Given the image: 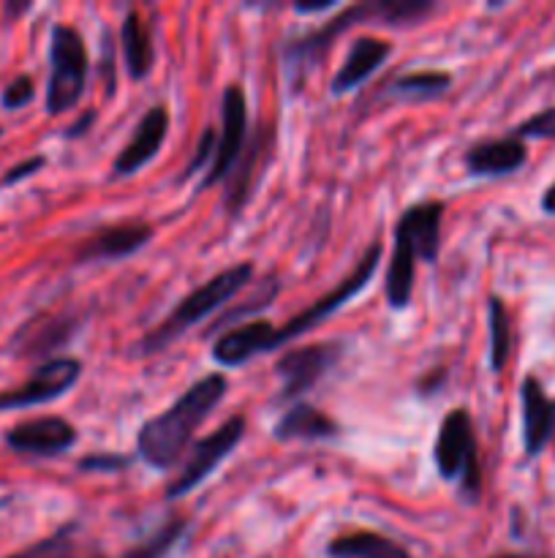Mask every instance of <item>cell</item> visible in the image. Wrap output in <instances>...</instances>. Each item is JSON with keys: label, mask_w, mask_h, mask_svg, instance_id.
Instances as JSON below:
<instances>
[{"label": "cell", "mask_w": 555, "mask_h": 558, "mask_svg": "<svg viewBox=\"0 0 555 558\" xmlns=\"http://www.w3.org/2000/svg\"><path fill=\"white\" fill-rule=\"evenodd\" d=\"M229 381L223 374H210L190 385L177 401L152 420H147L136 436V456L156 472H169L194 445L199 425L221 407Z\"/></svg>", "instance_id": "1"}, {"label": "cell", "mask_w": 555, "mask_h": 558, "mask_svg": "<svg viewBox=\"0 0 555 558\" xmlns=\"http://www.w3.org/2000/svg\"><path fill=\"white\" fill-rule=\"evenodd\" d=\"M439 5L433 0H368V3H357L343 9L335 20L321 25L319 31H310L305 36L292 38L283 47V65H286L288 82L294 87L303 85L308 80L310 71L326 58L330 47L341 33L351 31V27L373 22V25H392V27H406L419 25L435 14Z\"/></svg>", "instance_id": "2"}, {"label": "cell", "mask_w": 555, "mask_h": 558, "mask_svg": "<svg viewBox=\"0 0 555 558\" xmlns=\"http://www.w3.org/2000/svg\"><path fill=\"white\" fill-rule=\"evenodd\" d=\"M444 210V202L422 199L397 218L395 248H392L384 283V298L392 311H403L411 303L417 262H430L433 265L439 259Z\"/></svg>", "instance_id": "3"}, {"label": "cell", "mask_w": 555, "mask_h": 558, "mask_svg": "<svg viewBox=\"0 0 555 558\" xmlns=\"http://www.w3.org/2000/svg\"><path fill=\"white\" fill-rule=\"evenodd\" d=\"M250 278H254V265H250V262H239V265L226 267L223 272L212 276L210 281H205L201 287H196L194 292L185 294V298L174 305L172 314H169L161 325L152 327V330L136 343L134 354H139V357H152V354L169 349L177 338H183L190 327H196L199 322H205L207 316L221 311L239 289L248 287Z\"/></svg>", "instance_id": "4"}, {"label": "cell", "mask_w": 555, "mask_h": 558, "mask_svg": "<svg viewBox=\"0 0 555 558\" xmlns=\"http://www.w3.org/2000/svg\"><path fill=\"white\" fill-rule=\"evenodd\" d=\"M433 461L446 483L457 485V494L477 505L482 496V466H479L477 434L473 420L466 409H452L441 423L433 445Z\"/></svg>", "instance_id": "5"}, {"label": "cell", "mask_w": 555, "mask_h": 558, "mask_svg": "<svg viewBox=\"0 0 555 558\" xmlns=\"http://www.w3.org/2000/svg\"><path fill=\"white\" fill-rule=\"evenodd\" d=\"M87 44L82 33L71 25H54L49 38V82H47V112H69L79 104L87 85Z\"/></svg>", "instance_id": "6"}, {"label": "cell", "mask_w": 555, "mask_h": 558, "mask_svg": "<svg viewBox=\"0 0 555 558\" xmlns=\"http://www.w3.org/2000/svg\"><path fill=\"white\" fill-rule=\"evenodd\" d=\"M381 254H384L381 243L370 245V248L362 254V259L357 262V267H354V270L348 272V276L343 278L335 289H332V292H326L324 298L316 300L313 305H308L303 314L294 316V319H288L283 327H275V332H272V352L281 347H286V343H292L294 338L310 332L313 327H321V322L330 319V316L337 314L343 305L351 303L359 292H365V289H368V283L373 281L375 270H379Z\"/></svg>", "instance_id": "7"}, {"label": "cell", "mask_w": 555, "mask_h": 558, "mask_svg": "<svg viewBox=\"0 0 555 558\" xmlns=\"http://www.w3.org/2000/svg\"><path fill=\"white\" fill-rule=\"evenodd\" d=\"M245 425L248 423H245L243 414H234V417H229L221 428L212 430L210 436L194 441L188 458H185L183 463V472L169 483L166 501H177L183 499L185 494H190L194 488H199V485L205 483V480L210 477L234 450H237L239 441H243L245 436Z\"/></svg>", "instance_id": "8"}, {"label": "cell", "mask_w": 555, "mask_h": 558, "mask_svg": "<svg viewBox=\"0 0 555 558\" xmlns=\"http://www.w3.org/2000/svg\"><path fill=\"white\" fill-rule=\"evenodd\" d=\"M341 357L337 343H308V347L288 349L275 363V376L281 379L278 403H299V398L313 390L326 371Z\"/></svg>", "instance_id": "9"}, {"label": "cell", "mask_w": 555, "mask_h": 558, "mask_svg": "<svg viewBox=\"0 0 555 558\" xmlns=\"http://www.w3.org/2000/svg\"><path fill=\"white\" fill-rule=\"evenodd\" d=\"M82 379V363L76 357H52L36 368L25 385L0 392V412L44 407L63 398Z\"/></svg>", "instance_id": "10"}, {"label": "cell", "mask_w": 555, "mask_h": 558, "mask_svg": "<svg viewBox=\"0 0 555 558\" xmlns=\"http://www.w3.org/2000/svg\"><path fill=\"white\" fill-rule=\"evenodd\" d=\"M221 120L223 129L218 134L215 158H212L205 180L199 183V191L223 183L234 169V163L239 161V156H243L245 145H248V101H245V93L239 85H229L223 90Z\"/></svg>", "instance_id": "11"}, {"label": "cell", "mask_w": 555, "mask_h": 558, "mask_svg": "<svg viewBox=\"0 0 555 558\" xmlns=\"http://www.w3.org/2000/svg\"><path fill=\"white\" fill-rule=\"evenodd\" d=\"M9 450L30 458H58L69 452L79 441L74 425L65 417L49 414V417H33L25 423H16L3 434Z\"/></svg>", "instance_id": "12"}, {"label": "cell", "mask_w": 555, "mask_h": 558, "mask_svg": "<svg viewBox=\"0 0 555 558\" xmlns=\"http://www.w3.org/2000/svg\"><path fill=\"white\" fill-rule=\"evenodd\" d=\"M272 147H275V131H272V125H261V129L248 140L243 156L234 163L229 178L223 180V183H226L223 205H226V213L232 218H237L239 213H243V207L248 205L250 194H254L256 174L264 172L267 161H270L272 156Z\"/></svg>", "instance_id": "13"}, {"label": "cell", "mask_w": 555, "mask_h": 558, "mask_svg": "<svg viewBox=\"0 0 555 558\" xmlns=\"http://www.w3.org/2000/svg\"><path fill=\"white\" fill-rule=\"evenodd\" d=\"M169 134V109L163 104H156V107L147 109L141 114L139 125L131 134L128 145L118 153L112 163V178H131V174L139 172L141 167L152 161L158 156V150L163 147Z\"/></svg>", "instance_id": "14"}, {"label": "cell", "mask_w": 555, "mask_h": 558, "mask_svg": "<svg viewBox=\"0 0 555 558\" xmlns=\"http://www.w3.org/2000/svg\"><path fill=\"white\" fill-rule=\"evenodd\" d=\"M522 409V452L539 458L553 441V398H547L536 376H526L520 385Z\"/></svg>", "instance_id": "15"}, {"label": "cell", "mask_w": 555, "mask_h": 558, "mask_svg": "<svg viewBox=\"0 0 555 558\" xmlns=\"http://www.w3.org/2000/svg\"><path fill=\"white\" fill-rule=\"evenodd\" d=\"M526 161L528 147L515 134L477 142L462 156V163H466L468 174H473V178H504V174H515L517 169L526 167Z\"/></svg>", "instance_id": "16"}, {"label": "cell", "mask_w": 555, "mask_h": 558, "mask_svg": "<svg viewBox=\"0 0 555 558\" xmlns=\"http://www.w3.org/2000/svg\"><path fill=\"white\" fill-rule=\"evenodd\" d=\"M272 332H275V325L270 322H245L215 338L212 360L221 368H243L259 354L272 352Z\"/></svg>", "instance_id": "17"}, {"label": "cell", "mask_w": 555, "mask_h": 558, "mask_svg": "<svg viewBox=\"0 0 555 558\" xmlns=\"http://www.w3.org/2000/svg\"><path fill=\"white\" fill-rule=\"evenodd\" d=\"M152 240V227L145 221H123L103 227L79 248V262H112L134 256Z\"/></svg>", "instance_id": "18"}, {"label": "cell", "mask_w": 555, "mask_h": 558, "mask_svg": "<svg viewBox=\"0 0 555 558\" xmlns=\"http://www.w3.org/2000/svg\"><path fill=\"white\" fill-rule=\"evenodd\" d=\"M390 54H392V44L384 41V38L365 36V38H357V41H351V47H348L346 52V60H343V65L337 69V74L332 76L330 82L332 96H343V93L354 90V87L362 85L365 80H370Z\"/></svg>", "instance_id": "19"}, {"label": "cell", "mask_w": 555, "mask_h": 558, "mask_svg": "<svg viewBox=\"0 0 555 558\" xmlns=\"http://www.w3.org/2000/svg\"><path fill=\"white\" fill-rule=\"evenodd\" d=\"M341 434V425L321 409L299 401L275 423L272 436L278 441H330Z\"/></svg>", "instance_id": "20"}, {"label": "cell", "mask_w": 555, "mask_h": 558, "mask_svg": "<svg viewBox=\"0 0 555 558\" xmlns=\"http://www.w3.org/2000/svg\"><path fill=\"white\" fill-rule=\"evenodd\" d=\"M452 87V74L435 69L424 71H408V74L395 76V80L384 82L381 85V96L386 101H403V104H422V101H435V98L444 96Z\"/></svg>", "instance_id": "21"}, {"label": "cell", "mask_w": 555, "mask_h": 558, "mask_svg": "<svg viewBox=\"0 0 555 558\" xmlns=\"http://www.w3.org/2000/svg\"><path fill=\"white\" fill-rule=\"evenodd\" d=\"M120 41H123V60L125 71L134 82H141L150 76L152 63H156V44H152V31L136 9H131L123 20V31H120Z\"/></svg>", "instance_id": "22"}, {"label": "cell", "mask_w": 555, "mask_h": 558, "mask_svg": "<svg viewBox=\"0 0 555 558\" xmlns=\"http://www.w3.org/2000/svg\"><path fill=\"white\" fill-rule=\"evenodd\" d=\"M330 558H411L406 548L395 539L379 532H351L330 539L326 545Z\"/></svg>", "instance_id": "23"}, {"label": "cell", "mask_w": 555, "mask_h": 558, "mask_svg": "<svg viewBox=\"0 0 555 558\" xmlns=\"http://www.w3.org/2000/svg\"><path fill=\"white\" fill-rule=\"evenodd\" d=\"M76 330H79V325L71 316H52V319H44L38 327H25L20 332V338H16L20 354H27V357H49L54 349L65 347L74 338Z\"/></svg>", "instance_id": "24"}, {"label": "cell", "mask_w": 555, "mask_h": 558, "mask_svg": "<svg viewBox=\"0 0 555 558\" xmlns=\"http://www.w3.org/2000/svg\"><path fill=\"white\" fill-rule=\"evenodd\" d=\"M488 332H490V371L501 374L511 357V319L501 298L488 300Z\"/></svg>", "instance_id": "25"}, {"label": "cell", "mask_w": 555, "mask_h": 558, "mask_svg": "<svg viewBox=\"0 0 555 558\" xmlns=\"http://www.w3.org/2000/svg\"><path fill=\"white\" fill-rule=\"evenodd\" d=\"M281 292V283L275 281V278H267L264 283H256L254 292L248 294V298L243 300L239 305H232V308L223 311L221 319L212 322L210 332L207 336H212V332H226V330H234V327H239V322L248 319V316L259 314V311H267L272 305V300H275V294Z\"/></svg>", "instance_id": "26"}, {"label": "cell", "mask_w": 555, "mask_h": 558, "mask_svg": "<svg viewBox=\"0 0 555 558\" xmlns=\"http://www.w3.org/2000/svg\"><path fill=\"white\" fill-rule=\"evenodd\" d=\"M185 532H188V521L174 515L169 518V521H163L150 537H145L141 543H136L134 548L125 550L120 558H166L174 548H177V543L183 539Z\"/></svg>", "instance_id": "27"}, {"label": "cell", "mask_w": 555, "mask_h": 558, "mask_svg": "<svg viewBox=\"0 0 555 558\" xmlns=\"http://www.w3.org/2000/svg\"><path fill=\"white\" fill-rule=\"evenodd\" d=\"M76 532H79V526H76V523H69V526L58 529L54 534L38 539V543L30 545V548L20 550V554L9 558H92V556H85V550L79 548V543H76Z\"/></svg>", "instance_id": "28"}, {"label": "cell", "mask_w": 555, "mask_h": 558, "mask_svg": "<svg viewBox=\"0 0 555 558\" xmlns=\"http://www.w3.org/2000/svg\"><path fill=\"white\" fill-rule=\"evenodd\" d=\"M515 136L526 140H555V107L542 109V112L531 114L528 120H522L515 131Z\"/></svg>", "instance_id": "29"}, {"label": "cell", "mask_w": 555, "mask_h": 558, "mask_svg": "<svg viewBox=\"0 0 555 558\" xmlns=\"http://www.w3.org/2000/svg\"><path fill=\"white\" fill-rule=\"evenodd\" d=\"M33 98H36V82H33V76L20 74L3 87V96H0V107L9 109V112H14V109L27 107Z\"/></svg>", "instance_id": "30"}, {"label": "cell", "mask_w": 555, "mask_h": 558, "mask_svg": "<svg viewBox=\"0 0 555 558\" xmlns=\"http://www.w3.org/2000/svg\"><path fill=\"white\" fill-rule=\"evenodd\" d=\"M134 458L123 456V452H92V456H85L79 461L82 472H90V474H114V472H123V469L131 466Z\"/></svg>", "instance_id": "31"}, {"label": "cell", "mask_w": 555, "mask_h": 558, "mask_svg": "<svg viewBox=\"0 0 555 558\" xmlns=\"http://www.w3.org/2000/svg\"><path fill=\"white\" fill-rule=\"evenodd\" d=\"M215 147H218V134H215V129H207L205 134H201L199 145H196V156L190 158L188 167H185L183 180L194 178V174L199 172V169H205V167L210 169L212 158H215Z\"/></svg>", "instance_id": "32"}, {"label": "cell", "mask_w": 555, "mask_h": 558, "mask_svg": "<svg viewBox=\"0 0 555 558\" xmlns=\"http://www.w3.org/2000/svg\"><path fill=\"white\" fill-rule=\"evenodd\" d=\"M47 167V158L44 156H33V158H25L22 163H16V167H11L9 172L3 174V185H14V183H22V180L33 178V174L38 172V169Z\"/></svg>", "instance_id": "33"}, {"label": "cell", "mask_w": 555, "mask_h": 558, "mask_svg": "<svg viewBox=\"0 0 555 558\" xmlns=\"http://www.w3.org/2000/svg\"><path fill=\"white\" fill-rule=\"evenodd\" d=\"M444 381H446V371L444 368H435V371H430V374L424 376V379L417 381V390L422 392V396H435V392H439L441 387H444Z\"/></svg>", "instance_id": "34"}, {"label": "cell", "mask_w": 555, "mask_h": 558, "mask_svg": "<svg viewBox=\"0 0 555 558\" xmlns=\"http://www.w3.org/2000/svg\"><path fill=\"white\" fill-rule=\"evenodd\" d=\"M96 118H98L96 109H87V112L82 114V118L76 120L74 125H69V131H65V140H76V136L87 134V129H90V125L96 123Z\"/></svg>", "instance_id": "35"}, {"label": "cell", "mask_w": 555, "mask_h": 558, "mask_svg": "<svg viewBox=\"0 0 555 558\" xmlns=\"http://www.w3.org/2000/svg\"><path fill=\"white\" fill-rule=\"evenodd\" d=\"M335 5L337 3H297L294 11H297V14H321V11L335 9Z\"/></svg>", "instance_id": "36"}, {"label": "cell", "mask_w": 555, "mask_h": 558, "mask_svg": "<svg viewBox=\"0 0 555 558\" xmlns=\"http://www.w3.org/2000/svg\"><path fill=\"white\" fill-rule=\"evenodd\" d=\"M542 210L547 216H555V183L547 185V191L542 194Z\"/></svg>", "instance_id": "37"}, {"label": "cell", "mask_w": 555, "mask_h": 558, "mask_svg": "<svg viewBox=\"0 0 555 558\" xmlns=\"http://www.w3.org/2000/svg\"><path fill=\"white\" fill-rule=\"evenodd\" d=\"M493 558H550V556H544V554H501Z\"/></svg>", "instance_id": "38"}, {"label": "cell", "mask_w": 555, "mask_h": 558, "mask_svg": "<svg viewBox=\"0 0 555 558\" xmlns=\"http://www.w3.org/2000/svg\"><path fill=\"white\" fill-rule=\"evenodd\" d=\"M30 9V5H5V14L9 16H20L22 11H27Z\"/></svg>", "instance_id": "39"}, {"label": "cell", "mask_w": 555, "mask_h": 558, "mask_svg": "<svg viewBox=\"0 0 555 558\" xmlns=\"http://www.w3.org/2000/svg\"><path fill=\"white\" fill-rule=\"evenodd\" d=\"M553 441H555V401H553Z\"/></svg>", "instance_id": "40"}, {"label": "cell", "mask_w": 555, "mask_h": 558, "mask_svg": "<svg viewBox=\"0 0 555 558\" xmlns=\"http://www.w3.org/2000/svg\"><path fill=\"white\" fill-rule=\"evenodd\" d=\"M0 136H3V129H0Z\"/></svg>", "instance_id": "41"}]
</instances>
